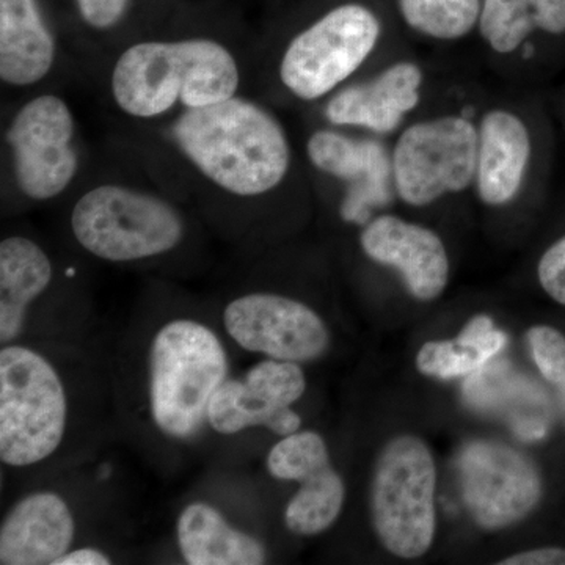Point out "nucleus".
Masks as SVG:
<instances>
[{
    "label": "nucleus",
    "instance_id": "nucleus-7",
    "mask_svg": "<svg viewBox=\"0 0 565 565\" xmlns=\"http://www.w3.org/2000/svg\"><path fill=\"white\" fill-rule=\"evenodd\" d=\"M437 471L433 452L414 435L385 446L375 463L371 516L382 545L394 556L426 555L435 535Z\"/></svg>",
    "mask_w": 565,
    "mask_h": 565
},
{
    "label": "nucleus",
    "instance_id": "nucleus-20",
    "mask_svg": "<svg viewBox=\"0 0 565 565\" xmlns=\"http://www.w3.org/2000/svg\"><path fill=\"white\" fill-rule=\"evenodd\" d=\"M54 280V264L35 241L9 236L0 243V345L17 343L29 311Z\"/></svg>",
    "mask_w": 565,
    "mask_h": 565
},
{
    "label": "nucleus",
    "instance_id": "nucleus-6",
    "mask_svg": "<svg viewBox=\"0 0 565 565\" xmlns=\"http://www.w3.org/2000/svg\"><path fill=\"white\" fill-rule=\"evenodd\" d=\"M377 13L345 2L297 33L282 51L278 77L294 98L315 103L344 87L382 39Z\"/></svg>",
    "mask_w": 565,
    "mask_h": 565
},
{
    "label": "nucleus",
    "instance_id": "nucleus-25",
    "mask_svg": "<svg viewBox=\"0 0 565 565\" xmlns=\"http://www.w3.org/2000/svg\"><path fill=\"white\" fill-rule=\"evenodd\" d=\"M527 343L533 352L539 371L550 382L565 407V337L548 326H537L527 330Z\"/></svg>",
    "mask_w": 565,
    "mask_h": 565
},
{
    "label": "nucleus",
    "instance_id": "nucleus-28",
    "mask_svg": "<svg viewBox=\"0 0 565 565\" xmlns=\"http://www.w3.org/2000/svg\"><path fill=\"white\" fill-rule=\"evenodd\" d=\"M537 31L548 35L565 33V0H534Z\"/></svg>",
    "mask_w": 565,
    "mask_h": 565
},
{
    "label": "nucleus",
    "instance_id": "nucleus-9",
    "mask_svg": "<svg viewBox=\"0 0 565 565\" xmlns=\"http://www.w3.org/2000/svg\"><path fill=\"white\" fill-rule=\"evenodd\" d=\"M74 137L76 121L61 96L46 93L20 107L7 129V145L22 195L50 202L70 188L81 169Z\"/></svg>",
    "mask_w": 565,
    "mask_h": 565
},
{
    "label": "nucleus",
    "instance_id": "nucleus-22",
    "mask_svg": "<svg viewBox=\"0 0 565 565\" xmlns=\"http://www.w3.org/2000/svg\"><path fill=\"white\" fill-rule=\"evenodd\" d=\"M505 344L508 337L494 329L492 319L476 316L456 340L424 344L416 356V366L430 377H462L481 371Z\"/></svg>",
    "mask_w": 565,
    "mask_h": 565
},
{
    "label": "nucleus",
    "instance_id": "nucleus-15",
    "mask_svg": "<svg viewBox=\"0 0 565 565\" xmlns=\"http://www.w3.org/2000/svg\"><path fill=\"white\" fill-rule=\"evenodd\" d=\"M424 71L418 63L401 61L373 79L345 85L330 95L323 115L334 128H359L388 136L419 106Z\"/></svg>",
    "mask_w": 565,
    "mask_h": 565
},
{
    "label": "nucleus",
    "instance_id": "nucleus-3",
    "mask_svg": "<svg viewBox=\"0 0 565 565\" xmlns=\"http://www.w3.org/2000/svg\"><path fill=\"white\" fill-rule=\"evenodd\" d=\"M230 377V359L207 323L174 318L150 341L147 360L148 414L156 429L174 441H189L207 424V408Z\"/></svg>",
    "mask_w": 565,
    "mask_h": 565
},
{
    "label": "nucleus",
    "instance_id": "nucleus-1",
    "mask_svg": "<svg viewBox=\"0 0 565 565\" xmlns=\"http://www.w3.org/2000/svg\"><path fill=\"white\" fill-rule=\"evenodd\" d=\"M170 136L204 180L237 199L267 195L291 170V143L281 122L243 96L182 110Z\"/></svg>",
    "mask_w": 565,
    "mask_h": 565
},
{
    "label": "nucleus",
    "instance_id": "nucleus-29",
    "mask_svg": "<svg viewBox=\"0 0 565 565\" xmlns=\"http://www.w3.org/2000/svg\"><path fill=\"white\" fill-rule=\"evenodd\" d=\"M501 565H565L564 548H537L501 561Z\"/></svg>",
    "mask_w": 565,
    "mask_h": 565
},
{
    "label": "nucleus",
    "instance_id": "nucleus-10",
    "mask_svg": "<svg viewBox=\"0 0 565 565\" xmlns=\"http://www.w3.org/2000/svg\"><path fill=\"white\" fill-rule=\"evenodd\" d=\"M223 329L252 353L280 362H313L326 353L330 332L321 316L300 300L275 292H250L226 305Z\"/></svg>",
    "mask_w": 565,
    "mask_h": 565
},
{
    "label": "nucleus",
    "instance_id": "nucleus-23",
    "mask_svg": "<svg viewBox=\"0 0 565 565\" xmlns=\"http://www.w3.org/2000/svg\"><path fill=\"white\" fill-rule=\"evenodd\" d=\"M481 9L482 0H397L405 25L438 41L465 39L478 28Z\"/></svg>",
    "mask_w": 565,
    "mask_h": 565
},
{
    "label": "nucleus",
    "instance_id": "nucleus-12",
    "mask_svg": "<svg viewBox=\"0 0 565 565\" xmlns=\"http://www.w3.org/2000/svg\"><path fill=\"white\" fill-rule=\"evenodd\" d=\"M305 390L307 377L299 363L262 360L218 386L207 408V424L221 435L252 427H266L280 437L299 433L302 419L291 407Z\"/></svg>",
    "mask_w": 565,
    "mask_h": 565
},
{
    "label": "nucleus",
    "instance_id": "nucleus-14",
    "mask_svg": "<svg viewBox=\"0 0 565 565\" xmlns=\"http://www.w3.org/2000/svg\"><path fill=\"white\" fill-rule=\"evenodd\" d=\"M360 245L371 262L396 269L415 299H437L448 286V252L440 236L426 226L381 215L364 225Z\"/></svg>",
    "mask_w": 565,
    "mask_h": 565
},
{
    "label": "nucleus",
    "instance_id": "nucleus-2",
    "mask_svg": "<svg viewBox=\"0 0 565 565\" xmlns=\"http://www.w3.org/2000/svg\"><path fill=\"white\" fill-rule=\"evenodd\" d=\"M236 55L212 39L150 40L131 44L110 71V95L137 120H154L178 109H202L237 96Z\"/></svg>",
    "mask_w": 565,
    "mask_h": 565
},
{
    "label": "nucleus",
    "instance_id": "nucleus-11",
    "mask_svg": "<svg viewBox=\"0 0 565 565\" xmlns=\"http://www.w3.org/2000/svg\"><path fill=\"white\" fill-rule=\"evenodd\" d=\"M460 481L468 511L486 530H503L525 519L542 498V479L530 457L498 441L463 448Z\"/></svg>",
    "mask_w": 565,
    "mask_h": 565
},
{
    "label": "nucleus",
    "instance_id": "nucleus-4",
    "mask_svg": "<svg viewBox=\"0 0 565 565\" xmlns=\"http://www.w3.org/2000/svg\"><path fill=\"white\" fill-rule=\"evenodd\" d=\"M73 396L58 366L25 344L0 349V460L25 470L52 459L71 426Z\"/></svg>",
    "mask_w": 565,
    "mask_h": 565
},
{
    "label": "nucleus",
    "instance_id": "nucleus-17",
    "mask_svg": "<svg viewBox=\"0 0 565 565\" xmlns=\"http://www.w3.org/2000/svg\"><path fill=\"white\" fill-rule=\"evenodd\" d=\"M76 522L55 492L29 493L11 505L0 525V564L54 565L73 546Z\"/></svg>",
    "mask_w": 565,
    "mask_h": 565
},
{
    "label": "nucleus",
    "instance_id": "nucleus-13",
    "mask_svg": "<svg viewBox=\"0 0 565 565\" xmlns=\"http://www.w3.org/2000/svg\"><path fill=\"white\" fill-rule=\"evenodd\" d=\"M266 463L275 479L300 484L285 509V525L292 534L310 537L337 522L343 511L345 486L330 462L321 435L299 430L281 437Z\"/></svg>",
    "mask_w": 565,
    "mask_h": 565
},
{
    "label": "nucleus",
    "instance_id": "nucleus-5",
    "mask_svg": "<svg viewBox=\"0 0 565 565\" xmlns=\"http://www.w3.org/2000/svg\"><path fill=\"white\" fill-rule=\"evenodd\" d=\"M74 239L95 258L137 263L167 255L185 236L181 212L156 193L131 185H95L71 211Z\"/></svg>",
    "mask_w": 565,
    "mask_h": 565
},
{
    "label": "nucleus",
    "instance_id": "nucleus-16",
    "mask_svg": "<svg viewBox=\"0 0 565 565\" xmlns=\"http://www.w3.org/2000/svg\"><path fill=\"white\" fill-rule=\"evenodd\" d=\"M307 156L316 170L345 182V202L355 210L373 212L392 202L393 159L382 141L318 129L308 137Z\"/></svg>",
    "mask_w": 565,
    "mask_h": 565
},
{
    "label": "nucleus",
    "instance_id": "nucleus-24",
    "mask_svg": "<svg viewBox=\"0 0 565 565\" xmlns=\"http://www.w3.org/2000/svg\"><path fill=\"white\" fill-rule=\"evenodd\" d=\"M478 29L490 50L514 54L537 31L534 0H482Z\"/></svg>",
    "mask_w": 565,
    "mask_h": 565
},
{
    "label": "nucleus",
    "instance_id": "nucleus-19",
    "mask_svg": "<svg viewBox=\"0 0 565 565\" xmlns=\"http://www.w3.org/2000/svg\"><path fill=\"white\" fill-rule=\"evenodd\" d=\"M57 58L54 35L36 0H0V79L13 88L39 84Z\"/></svg>",
    "mask_w": 565,
    "mask_h": 565
},
{
    "label": "nucleus",
    "instance_id": "nucleus-8",
    "mask_svg": "<svg viewBox=\"0 0 565 565\" xmlns=\"http://www.w3.org/2000/svg\"><path fill=\"white\" fill-rule=\"evenodd\" d=\"M394 188L408 206H429L475 184L478 126L463 115L416 121L392 152Z\"/></svg>",
    "mask_w": 565,
    "mask_h": 565
},
{
    "label": "nucleus",
    "instance_id": "nucleus-18",
    "mask_svg": "<svg viewBox=\"0 0 565 565\" xmlns=\"http://www.w3.org/2000/svg\"><path fill=\"white\" fill-rule=\"evenodd\" d=\"M533 158V139L526 122L511 110L487 111L478 126L475 185L487 206L514 202Z\"/></svg>",
    "mask_w": 565,
    "mask_h": 565
},
{
    "label": "nucleus",
    "instance_id": "nucleus-21",
    "mask_svg": "<svg viewBox=\"0 0 565 565\" xmlns=\"http://www.w3.org/2000/svg\"><path fill=\"white\" fill-rule=\"evenodd\" d=\"M178 546L189 565H262L266 546L234 527L218 509L195 501L182 509L177 523Z\"/></svg>",
    "mask_w": 565,
    "mask_h": 565
},
{
    "label": "nucleus",
    "instance_id": "nucleus-26",
    "mask_svg": "<svg viewBox=\"0 0 565 565\" xmlns=\"http://www.w3.org/2000/svg\"><path fill=\"white\" fill-rule=\"evenodd\" d=\"M537 277L544 291L557 303L565 305V236L544 253Z\"/></svg>",
    "mask_w": 565,
    "mask_h": 565
},
{
    "label": "nucleus",
    "instance_id": "nucleus-27",
    "mask_svg": "<svg viewBox=\"0 0 565 565\" xmlns=\"http://www.w3.org/2000/svg\"><path fill=\"white\" fill-rule=\"evenodd\" d=\"M82 20L96 31L115 28L128 10L129 0H76Z\"/></svg>",
    "mask_w": 565,
    "mask_h": 565
},
{
    "label": "nucleus",
    "instance_id": "nucleus-30",
    "mask_svg": "<svg viewBox=\"0 0 565 565\" xmlns=\"http://www.w3.org/2000/svg\"><path fill=\"white\" fill-rule=\"evenodd\" d=\"M111 559L102 550L93 548V546H84V548L70 550L61 559L55 561L54 565H109Z\"/></svg>",
    "mask_w": 565,
    "mask_h": 565
}]
</instances>
